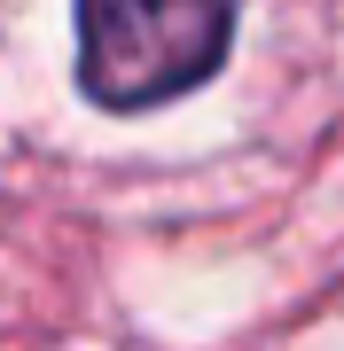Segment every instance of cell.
Instances as JSON below:
<instances>
[{
  "mask_svg": "<svg viewBox=\"0 0 344 351\" xmlns=\"http://www.w3.org/2000/svg\"><path fill=\"white\" fill-rule=\"evenodd\" d=\"M242 0H78V86L102 110H157L204 86Z\"/></svg>",
  "mask_w": 344,
  "mask_h": 351,
  "instance_id": "obj_1",
  "label": "cell"
}]
</instances>
